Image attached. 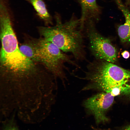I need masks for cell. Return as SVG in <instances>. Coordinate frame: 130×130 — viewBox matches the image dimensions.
Wrapping results in <instances>:
<instances>
[{"instance_id":"1","label":"cell","mask_w":130,"mask_h":130,"mask_svg":"<svg viewBox=\"0 0 130 130\" xmlns=\"http://www.w3.org/2000/svg\"><path fill=\"white\" fill-rule=\"evenodd\" d=\"M114 64L96 59L90 62L82 78L87 83L82 90L100 91L130 98V71Z\"/></svg>"},{"instance_id":"2","label":"cell","mask_w":130,"mask_h":130,"mask_svg":"<svg viewBox=\"0 0 130 130\" xmlns=\"http://www.w3.org/2000/svg\"><path fill=\"white\" fill-rule=\"evenodd\" d=\"M56 19L54 26L39 27L40 35L64 52L71 53L76 60H85L86 54L84 34L80 28L79 19L73 17L64 23L58 16L56 17Z\"/></svg>"},{"instance_id":"3","label":"cell","mask_w":130,"mask_h":130,"mask_svg":"<svg viewBox=\"0 0 130 130\" xmlns=\"http://www.w3.org/2000/svg\"><path fill=\"white\" fill-rule=\"evenodd\" d=\"M0 38L1 48L0 62L2 70L17 74L35 71L34 62L21 52L8 12L0 13Z\"/></svg>"},{"instance_id":"4","label":"cell","mask_w":130,"mask_h":130,"mask_svg":"<svg viewBox=\"0 0 130 130\" xmlns=\"http://www.w3.org/2000/svg\"><path fill=\"white\" fill-rule=\"evenodd\" d=\"M39 62L43 64L56 78L65 86L67 80L65 72V63L78 67L71 57L53 43L44 38L35 41Z\"/></svg>"},{"instance_id":"5","label":"cell","mask_w":130,"mask_h":130,"mask_svg":"<svg viewBox=\"0 0 130 130\" xmlns=\"http://www.w3.org/2000/svg\"><path fill=\"white\" fill-rule=\"evenodd\" d=\"M83 32L89 41V49L95 59L113 63L117 61V49L109 39L103 36L97 30L94 20L89 19L85 21Z\"/></svg>"},{"instance_id":"6","label":"cell","mask_w":130,"mask_h":130,"mask_svg":"<svg viewBox=\"0 0 130 130\" xmlns=\"http://www.w3.org/2000/svg\"><path fill=\"white\" fill-rule=\"evenodd\" d=\"M114 97L110 93L101 92L85 100L83 106L94 116L97 122H104L108 120L105 113L113 104Z\"/></svg>"},{"instance_id":"7","label":"cell","mask_w":130,"mask_h":130,"mask_svg":"<svg viewBox=\"0 0 130 130\" xmlns=\"http://www.w3.org/2000/svg\"><path fill=\"white\" fill-rule=\"evenodd\" d=\"M118 7L123 13L125 22L118 27V34L121 42L126 45H130V12L123 4L121 0H116Z\"/></svg>"},{"instance_id":"8","label":"cell","mask_w":130,"mask_h":130,"mask_svg":"<svg viewBox=\"0 0 130 130\" xmlns=\"http://www.w3.org/2000/svg\"><path fill=\"white\" fill-rule=\"evenodd\" d=\"M81 7V16L79 19L80 28L83 30L84 24L89 19L94 20L100 12L97 0H79Z\"/></svg>"},{"instance_id":"9","label":"cell","mask_w":130,"mask_h":130,"mask_svg":"<svg viewBox=\"0 0 130 130\" xmlns=\"http://www.w3.org/2000/svg\"><path fill=\"white\" fill-rule=\"evenodd\" d=\"M33 6L37 14L41 19L48 24H52V19L43 0H26Z\"/></svg>"},{"instance_id":"10","label":"cell","mask_w":130,"mask_h":130,"mask_svg":"<svg viewBox=\"0 0 130 130\" xmlns=\"http://www.w3.org/2000/svg\"><path fill=\"white\" fill-rule=\"evenodd\" d=\"M19 47L21 52L26 57L34 62H39L34 41L24 44Z\"/></svg>"},{"instance_id":"11","label":"cell","mask_w":130,"mask_h":130,"mask_svg":"<svg viewBox=\"0 0 130 130\" xmlns=\"http://www.w3.org/2000/svg\"><path fill=\"white\" fill-rule=\"evenodd\" d=\"M3 130H19L13 120H11L6 123Z\"/></svg>"},{"instance_id":"12","label":"cell","mask_w":130,"mask_h":130,"mask_svg":"<svg viewBox=\"0 0 130 130\" xmlns=\"http://www.w3.org/2000/svg\"><path fill=\"white\" fill-rule=\"evenodd\" d=\"M121 55L123 58L127 59L129 58L130 54L128 51L126 50H125L122 52Z\"/></svg>"},{"instance_id":"13","label":"cell","mask_w":130,"mask_h":130,"mask_svg":"<svg viewBox=\"0 0 130 130\" xmlns=\"http://www.w3.org/2000/svg\"><path fill=\"white\" fill-rule=\"evenodd\" d=\"M124 130H130V126L126 127Z\"/></svg>"},{"instance_id":"14","label":"cell","mask_w":130,"mask_h":130,"mask_svg":"<svg viewBox=\"0 0 130 130\" xmlns=\"http://www.w3.org/2000/svg\"><path fill=\"white\" fill-rule=\"evenodd\" d=\"M128 0L129 2H130V0Z\"/></svg>"}]
</instances>
